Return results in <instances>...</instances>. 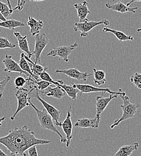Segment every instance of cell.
Listing matches in <instances>:
<instances>
[{
	"instance_id": "ac0fdd59",
	"label": "cell",
	"mask_w": 141,
	"mask_h": 156,
	"mask_svg": "<svg viewBox=\"0 0 141 156\" xmlns=\"http://www.w3.org/2000/svg\"><path fill=\"white\" fill-rule=\"evenodd\" d=\"M13 34L17 39L18 46L20 48V50L25 52L27 54L28 57L29 58H31L33 57V54L29 49V45L27 41V36H23L21 35L20 33L16 31H14Z\"/></svg>"
},
{
	"instance_id": "cb8c5ba5",
	"label": "cell",
	"mask_w": 141,
	"mask_h": 156,
	"mask_svg": "<svg viewBox=\"0 0 141 156\" xmlns=\"http://www.w3.org/2000/svg\"><path fill=\"white\" fill-rule=\"evenodd\" d=\"M24 53H22L20 54V60L19 62V65L20 66L21 69L23 71H25V72L28 73L32 78L36 80L39 81V76L34 75L33 73V72H31V67L30 66V64L28 63V62L26 61V59L24 57Z\"/></svg>"
},
{
	"instance_id": "5bb4252c",
	"label": "cell",
	"mask_w": 141,
	"mask_h": 156,
	"mask_svg": "<svg viewBox=\"0 0 141 156\" xmlns=\"http://www.w3.org/2000/svg\"><path fill=\"white\" fill-rule=\"evenodd\" d=\"M105 7L106 9L117 12L121 13H124L126 12H132L133 13H135L136 10H138V7H127L126 5L123 4L121 1H119L117 3L114 4H110L109 2H107L105 4Z\"/></svg>"
},
{
	"instance_id": "484cf974",
	"label": "cell",
	"mask_w": 141,
	"mask_h": 156,
	"mask_svg": "<svg viewBox=\"0 0 141 156\" xmlns=\"http://www.w3.org/2000/svg\"><path fill=\"white\" fill-rule=\"evenodd\" d=\"M94 72V82L99 86L103 85L106 82V72L103 70H97L96 69H93Z\"/></svg>"
},
{
	"instance_id": "2e32d148",
	"label": "cell",
	"mask_w": 141,
	"mask_h": 156,
	"mask_svg": "<svg viewBox=\"0 0 141 156\" xmlns=\"http://www.w3.org/2000/svg\"><path fill=\"white\" fill-rule=\"evenodd\" d=\"M40 94L43 96H46L48 97H52L57 99H61L65 95V92L64 90L59 86L52 87L50 85L44 90L39 92Z\"/></svg>"
},
{
	"instance_id": "5b68a950",
	"label": "cell",
	"mask_w": 141,
	"mask_h": 156,
	"mask_svg": "<svg viewBox=\"0 0 141 156\" xmlns=\"http://www.w3.org/2000/svg\"><path fill=\"white\" fill-rule=\"evenodd\" d=\"M109 24V20L106 19H103L98 22L88 20L82 23H75L73 27V30L75 32H80L82 37H86L88 36L90 31L96 27L100 25H104L105 27H108Z\"/></svg>"
},
{
	"instance_id": "7402d4cb",
	"label": "cell",
	"mask_w": 141,
	"mask_h": 156,
	"mask_svg": "<svg viewBox=\"0 0 141 156\" xmlns=\"http://www.w3.org/2000/svg\"><path fill=\"white\" fill-rule=\"evenodd\" d=\"M25 24L22 21L18 20H8L5 21H0V27L9 30H15L18 27H23Z\"/></svg>"
},
{
	"instance_id": "4dcf8cb0",
	"label": "cell",
	"mask_w": 141,
	"mask_h": 156,
	"mask_svg": "<svg viewBox=\"0 0 141 156\" xmlns=\"http://www.w3.org/2000/svg\"><path fill=\"white\" fill-rule=\"evenodd\" d=\"M28 80V79H25L22 76H19L16 78L14 80L16 89L18 90L22 88H23V87L26 83Z\"/></svg>"
},
{
	"instance_id": "e0dca14e",
	"label": "cell",
	"mask_w": 141,
	"mask_h": 156,
	"mask_svg": "<svg viewBox=\"0 0 141 156\" xmlns=\"http://www.w3.org/2000/svg\"><path fill=\"white\" fill-rule=\"evenodd\" d=\"M100 120L97 118L95 117L93 119L90 118H81L79 119L77 122L75 123V126L79 128H83V129H87V128H93L97 129L99 127Z\"/></svg>"
},
{
	"instance_id": "44dd1931",
	"label": "cell",
	"mask_w": 141,
	"mask_h": 156,
	"mask_svg": "<svg viewBox=\"0 0 141 156\" xmlns=\"http://www.w3.org/2000/svg\"><path fill=\"white\" fill-rule=\"evenodd\" d=\"M103 33H111L113 34L116 38L120 41H133L134 38L131 35H126L123 32L120 31H117L114 29H111L108 27H104L103 29Z\"/></svg>"
},
{
	"instance_id": "277c9868",
	"label": "cell",
	"mask_w": 141,
	"mask_h": 156,
	"mask_svg": "<svg viewBox=\"0 0 141 156\" xmlns=\"http://www.w3.org/2000/svg\"><path fill=\"white\" fill-rule=\"evenodd\" d=\"M33 85V88H31L30 90L26 88H22L20 89H18V91H16L15 94V96L18 100V106H17L16 111H15L14 114L10 117V119L12 121L15 119V118L17 115V114L19 113V112H20L23 109H24L25 107L30 106L28 102V99H29L28 96L36 88L35 85Z\"/></svg>"
},
{
	"instance_id": "74e56055",
	"label": "cell",
	"mask_w": 141,
	"mask_h": 156,
	"mask_svg": "<svg viewBox=\"0 0 141 156\" xmlns=\"http://www.w3.org/2000/svg\"><path fill=\"white\" fill-rule=\"evenodd\" d=\"M6 20L4 18V16L2 15V14L0 12V21H5Z\"/></svg>"
},
{
	"instance_id": "f35d334b",
	"label": "cell",
	"mask_w": 141,
	"mask_h": 156,
	"mask_svg": "<svg viewBox=\"0 0 141 156\" xmlns=\"http://www.w3.org/2000/svg\"><path fill=\"white\" fill-rule=\"evenodd\" d=\"M7 5H8L9 7H10V9H12V5H11V4H10V0H7Z\"/></svg>"
},
{
	"instance_id": "d6986e66",
	"label": "cell",
	"mask_w": 141,
	"mask_h": 156,
	"mask_svg": "<svg viewBox=\"0 0 141 156\" xmlns=\"http://www.w3.org/2000/svg\"><path fill=\"white\" fill-rule=\"evenodd\" d=\"M27 25L30 28V33L32 36H36L41 33L43 28V22L41 20H36L32 16L28 17Z\"/></svg>"
},
{
	"instance_id": "52a82bcc",
	"label": "cell",
	"mask_w": 141,
	"mask_h": 156,
	"mask_svg": "<svg viewBox=\"0 0 141 156\" xmlns=\"http://www.w3.org/2000/svg\"><path fill=\"white\" fill-rule=\"evenodd\" d=\"M75 87L79 90L81 95L82 94H87V93H108L110 94H114V95H117L118 96H125V93L122 91L121 88L119 89L118 92H115L111 91V90L109 88H98L96 87L88 84H81V83H75Z\"/></svg>"
},
{
	"instance_id": "3957f363",
	"label": "cell",
	"mask_w": 141,
	"mask_h": 156,
	"mask_svg": "<svg viewBox=\"0 0 141 156\" xmlns=\"http://www.w3.org/2000/svg\"><path fill=\"white\" fill-rule=\"evenodd\" d=\"M123 101L122 105L120 107L122 111V114L121 118L115 120L114 123L111 126V129H114L115 127L118 126L121 122L131 119L135 116L136 113L137 109L139 107V105L137 103H131L130 101V98L127 96H120Z\"/></svg>"
},
{
	"instance_id": "60d3db41",
	"label": "cell",
	"mask_w": 141,
	"mask_h": 156,
	"mask_svg": "<svg viewBox=\"0 0 141 156\" xmlns=\"http://www.w3.org/2000/svg\"><path fill=\"white\" fill-rule=\"evenodd\" d=\"M141 31V27L140 28H138V30H137V32H140Z\"/></svg>"
},
{
	"instance_id": "ffe728a7",
	"label": "cell",
	"mask_w": 141,
	"mask_h": 156,
	"mask_svg": "<svg viewBox=\"0 0 141 156\" xmlns=\"http://www.w3.org/2000/svg\"><path fill=\"white\" fill-rule=\"evenodd\" d=\"M139 148V144L135 142L133 144L124 145L121 147L119 150L112 156H130L133 151L137 150Z\"/></svg>"
},
{
	"instance_id": "8fae6325",
	"label": "cell",
	"mask_w": 141,
	"mask_h": 156,
	"mask_svg": "<svg viewBox=\"0 0 141 156\" xmlns=\"http://www.w3.org/2000/svg\"><path fill=\"white\" fill-rule=\"evenodd\" d=\"M2 62L5 66V69L4 70V72L19 73L26 76H30L28 73L21 69L19 64L13 59L12 55H6L5 58L2 60Z\"/></svg>"
},
{
	"instance_id": "7c38bea8",
	"label": "cell",
	"mask_w": 141,
	"mask_h": 156,
	"mask_svg": "<svg viewBox=\"0 0 141 156\" xmlns=\"http://www.w3.org/2000/svg\"><path fill=\"white\" fill-rule=\"evenodd\" d=\"M55 73L64 74L67 76L69 78L76 79L78 80L86 81L88 78L92 75V74H88L86 72H81L76 68H71L69 69L56 70Z\"/></svg>"
},
{
	"instance_id": "b9f144b4",
	"label": "cell",
	"mask_w": 141,
	"mask_h": 156,
	"mask_svg": "<svg viewBox=\"0 0 141 156\" xmlns=\"http://www.w3.org/2000/svg\"><path fill=\"white\" fill-rule=\"evenodd\" d=\"M112 2H114V1H115V0H112ZM119 1H121V0H119Z\"/></svg>"
},
{
	"instance_id": "603a6c76",
	"label": "cell",
	"mask_w": 141,
	"mask_h": 156,
	"mask_svg": "<svg viewBox=\"0 0 141 156\" xmlns=\"http://www.w3.org/2000/svg\"><path fill=\"white\" fill-rule=\"evenodd\" d=\"M58 86L64 90L69 97L73 100H76L77 98V94L78 93H79V91L75 87L74 83L71 82L70 85H66L65 83L60 84Z\"/></svg>"
},
{
	"instance_id": "8992f818",
	"label": "cell",
	"mask_w": 141,
	"mask_h": 156,
	"mask_svg": "<svg viewBox=\"0 0 141 156\" xmlns=\"http://www.w3.org/2000/svg\"><path fill=\"white\" fill-rule=\"evenodd\" d=\"M78 46L77 42L70 45V46H60L54 48L49 53L47 54L48 57H58L60 59H62V64L63 62H69V56L71 53Z\"/></svg>"
},
{
	"instance_id": "836d02e7",
	"label": "cell",
	"mask_w": 141,
	"mask_h": 156,
	"mask_svg": "<svg viewBox=\"0 0 141 156\" xmlns=\"http://www.w3.org/2000/svg\"><path fill=\"white\" fill-rule=\"evenodd\" d=\"M36 146L37 145H34L28 150L29 156H39Z\"/></svg>"
},
{
	"instance_id": "6da1fadb",
	"label": "cell",
	"mask_w": 141,
	"mask_h": 156,
	"mask_svg": "<svg viewBox=\"0 0 141 156\" xmlns=\"http://www.w3.org/2000/svg\"><path fill=\"white\" fill-rule=\"evenodd\" d=\"M50 140L38 139L28 126L15 127L9 130L7 135L0 137V144L5 147L10 156H26V151L37 145H46Z\"/></svg>"
},
{
	"instance_id": "ba28073f",
	"label": "cell",
	"mask_w": 141,
	"mask_h": 156,
	"mask_svg": "<svg viewBox=\"0 0 141 156\" xmlns=\"http://www.w3.org/2000/svg\"><path fill=\"white\" fill-rule=\"evenodd\" d=\"M49 43V39L44 33H41L35 36L34 50L32 51L35 57L34 61L35 64H41V53Z\"/></svg>"
},
{
	"instance_id": "d6a6232c",
	"label": "cell",
	"mask_w": 141,
	"mask_h": 156,
	"mask_svg": "<svg viewBox=\"0 0 141 156\" xmlns=\"http://www.w3.org/2000/svg\"><path fill=\"white\" fill-rule=\"evenodd\" d=\"M46 1V0H20V4L19 5H17L15 9H13L14 11L16 10H18L19 11H21L23 9V7H24V6H25V5L26 2H41V1Z\"/></svg>"
},
{
	"instance_id": "9a60e30c",
	"label": "cell",
	"mask_w": 141,
	"mask_h": 156,
	"mask_svg": "<svg viewBox=\"0 0 141 156\" xmlns=\"http://www.w3.org/2000/svg\"><path fill=\"white\" fill-rule=\"evenodd\" d=\"M73 7L77 10L79 23L89 20L87 16L90 13V11L88 9V4L86 1H84L82 3H75Z\"/></svg>"
},
{
	"instance_id": "8d00e7d4",
	"label": "cell",
	"mask_w": 141,
	"mask_h": 156,
	"mask_svg": "<svg viewBox=\"0 0 141 156\" xmlns=\"http://www.w3.org/2000/svg\"><path fill=\"white\" fill-rule=\"evenodd\" d=\"M0 156H9L7 154H6L5 153H4L1 149H0Z\"/></svg>"
},
{
	"instance_id": "1f68e13d",
	"label": "cell",
	"mask_w": 141,
	"mask_h": 156,
	"mask_svg": "<svg viewBox=\"0 0 141 156\" xmlns=\"http://www.w3.org/2000/svg\"><path fill=\"white\" fill-rule=\"evenodd\" d=\"M11 79V77L9 75L6 76L1 81H0V98H2L4 91L7 84L9 82Z\"/></svg>"
},
{
	"instance_id": "f546056e",
	"label": "cell",
	"mask_w": 141,
	"mask_h": 156,
	"mask_svg": "<svg viewBox=\"0 0 141 156\" xmlns=\"http://www.w3.org/2000/svg\"><path fill=\"white\" fill-rule=\"evenodd\" d=\"M130 82L138 89H141V74L135 73L130 77Z\"/></svg>"
},
{
	"instance_id": "d590c367",
	"label": "cell",
	"mask_w": 141,
	"mask_h": 156,
	"mask_svg": "<svg viewBox=\"0 0 141 156\" xmlns=\"http://www.w3.org/2000/svg\"><path fill=\"white\" fill-rule=\"evenodd\" d=\"M5 118H6L5 117H1V118H0V127L2 126V121H3L4 120H5Z\"/></svg>"
},
{
	"instance_id": "30bf717a",
	"label": "cell",
	"mask_w": 141,
	"mask_h": 156,
	"mask_svg": "<svg viewBox=\"0 0 141 156\" xmlns=\"http://www.w3.org/2000/svg\"><path fill=\"white\" fill-rule=\"evenodd\" d=\"M72 106H70L67 114V117L62 122H58L55 123L57 126H59L61 127L66 136V147H69L70 144L71 140L72 139V132H73V124L72 121Z\"/></svg>"
},
{
	"instance_id": "d4e9b609",
	"label": "cell",
	"mask_w": 141,
	"mask_h": 156,
	"mask_svg": "<svg viewBox=\"0 0 141 156\" xmlns=\"http://www.w3.org/2000/svg\"><path fill=\"white\" fill-rule=\"evenodd\" d=\"M24 57L26 59V61L30 63V66L31 67V72L33 73L37 76L41 74V72H43L44 70L48 69L47 67H45L44 66H41V64H35L33 61L31 60V59L29 58L27 55L24 54Z\"/></svg>"
},
{
	"instance_id": "9c48e42d",
	"label": "cell",
	"mask_w": 141,
	"mask_h": 156,
	"mask_svg": "<svg viewBox=\"0 0 141 156\" xmlns=\"http://www.w3.org/2000/svg\"><path fill=\"white\" fill-rule=\"evenodd\" d=\"M31 96L30 98H37L39 101H41V103L44 108V109L46 111V112L52 117V119L55 121V123L58 122V120L60 119L61 115V111L56 109L55 107H54L51 104L48 103L47 101H46L44 100L41 98L39 91L37 89V88L31 93Z\"/></svg>"
},
{
	"instance_id": "f1b7e54d",
	"label": "cell",
	"mask_w": 141,
	"mask_h": 156,
	"mask_svg": "<svg viewBox=\"0 0 141 156\" xmlns=\"http://www.w3.org/2000/svg\"><path fill=\"white\" fill-rule=\"evenodd\" d=\"M16 43H12L10 42V41L7 38L0 37V49L7 48H15L16 46Z\"/></svg>"
},
{
	"instance_id": "ab89813d",
	"label": "cell",
	"mask_w": 141,
	"mask_h": 156,
	"mask_svg": "<svg viewBox=\"0 0 141 156\" xmlns=\"http://www.w3.org/2000/svg\"><path fill=\"white\" fill-rule=\"evenodd\" d=\"M20 0H18V5H19L20 4Z\"/></svg>"
},
{
	"instance_id": "83f0119b",
	"label": "cell",
	"mask_w": 141,
	"mask_h": 156,
	"mask_svg": "<svg viewBox=\"0 0 141 156\" xmlns=\"http://www.w3.org/2000/svg\"><path fill=\"white\" fill-rule=\"evenodd\" d=\"M13 12V9H10V7L7 4H5L0 1V12L5 20H8L9 17H10L12 15Z\"/></svg>"
},
{
	"instance_id": "4316f807",
	"label": "cell",
	"mask_w": 141,
	"mask_h": 156,
	"mask_svg": "<svg viewBox=\"0 0 141 156\" xmlns=\"http://www.w3.org/2000/svg\"><path fill=\"white\" fill-rule=\"evenodd\" d=\"M47 70H44L43 72H41V74L39 75V77L41 78V80L48 82H49L52 84L55 85L56 86H58L60 84L64 83V82L62 80H56V81L54 80L51 77L49 74L47 72Z\"/></svg>"
},
{
	"instance_id": "4fadbf2b",
	"label": "cell",
	"mask_w": 141,
	"mask_h": 156,
	"mask_svg": "<svg viewBox=\"0 0 141 156\" xmlns=\"http://www.w3.org/2000/svg\"><path fill=\"white\" fill-rule=\"evenodd\" d=\"M105 93H102V95L100 96H97L96 98V117H97L99 120H100V115L101 113L103 112V111L105 110L109 103L111 102V101L115 98H117L118 96L117 95H114L110 94L108 98H104V94Z\"/></svg>"
},
{
	"instance_id": "e575fe53",
	"label": "cell",
	"mask_w": 141,
	"mask_h": 156,
	"mask_svg": "<svg viewBox=\"0 0 141 156\" xmlns=\"http://www.w3.org/2000/svg\"><path fill=\"white\" fill-rule=\"evenodd\" d=\"M135 2H141V0H130L128 3H127L126 5L127 7H130L133 3H134Z\"/></svg>"
},
{
	"instance_id": "7a4b0ae2",
	"label": "cell",
	"mask_w": 141,
	"mask_h": 156,
	"mask_svg": "<svg viewBox=\"0 0 141 156\" xmlns=\"http://www.w3.org/2000/svg\"><path fill=\"white\" fill-rule=\"evenodd\" d=\"M28 102L30 103V105L35 110L36 112L37 118L41 124V129L44 130H48L57 133L60 137L61 142L62 143L66 144V142H67L66 139L64 138L61 134L60 131L57 129V128L55 126L52 117H51V115L46 112V111L44 109L43 110H40L38 108H37L36 106L31 102L30 98H29Z\"/></svg>"
}]
</instances>
